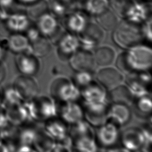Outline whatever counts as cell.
<instances>
[{"label": "cell", "mask_w": 152, "mask_h": 152, "mask_svg": "<svg viewBox=\"0 0 152 152\" xmlns=\"http://www.w3.org/2000/svg\"><path fill=\"white\" fill-rule=\"evenodd\" d=\"M80 91L86 120L95 128L104 123L110 104L107 91L94 80Z\"/></svg>", "instance_id": "cell-1"}, {"label": "cell", "mask_w": 152, "mask_h": 152, "mask_svg": "<svg viewBox=\"0 0 152 152\" xmlns=\"http://www.w3.org/2000/svg\"><path fill=\"white\" fill-rule=\"evenodd\" d=\"M116 65L120 71L128 75L149 71L152 66V50L142 43L125 49L118 56Z\"/></svg>", "instance_id": "cell-2"}, {"label": "cell", "mask_w": 152, "mask_h": 152, "mask_svg": "<svg viewBox=\"0 0 152 152\" xmlns=\"http://www.w3.org/2000/svg\"><path fill=\"white\" fill-rule=\"evenodd\" d=\"M112 39L118 46L125 50L141 44L144 37L141 25L125 19L120 20L113 29Z\"/></svg>", "instance_id": "cell-3"}, {"label": "cell", "mask_w": 152, "mask_h": 152, "mask_svg": "<svg viewBox=\"0 0 152 152\" xmlns=\"http://www.w3.org/2000/svg\"><path fill=\"white\" fill-rule=\"evenodd\" d=\"M151 125L149 126H130L121 134L119 141L122 147L135 152L143 148H150L151 144Z\"/></svg>", "instance_id": "cell-4"}, {"label": "cell", "mask_w": 152, "mask_h": 152, "mask_svg": "<svg viewBox=\"0 0 152 152\" xmlns=\"http://www.w3.org/2000/svg\"><path fill=\"white\" fill-rule=\"evenodd\" d=\"M50 97L55 101L62 103L77 102L80 99V90L72 80L65 77L55 78L50 86Z\"/></svg>", "instance_id": "cell-5"}, {"label": "cell", "mask_w": 152, "mask_h": 152, "mask_svg": "<svg viewBox=\"0 0 152 152\" xmlns=\"http://www.w3.org/2000/svg\"><path fill=\"white\" fill-rule=\"evenodd\" d=\"M31 103L34 121L44 122L58 116L56 102L50 96L38 95Z\"/></svg>", "instance_id": "cell-6"}, {"label": "cell", "mask_w": 152, "mask_h": 152, "mask_svg": "<svg viewBox=\"0 0 152 152\" xmlns=\"http://www.w3.org/2000/svg\"><path fill=\"white\" fill-rule=\"evenodd\" d=\"M80 48L93 51L103 42L105 37L104 30L96 23L88 21L86 27L77 35Z\"/></svg>", "instance_id": "cell-7"}, {"label": "cell", "mask_w": 152, "mask_h": 152, "mask_svg": "<svg viewBox=\"0 0 152 152\" xmlns=\"http://www.w3.org/2000/svg\"><path fill=\"white\" fill-rule=\"evenodd\" d=\"M119 129L115 125L108 122L96 127L94 136L98 147L107 150L115 147L119 141Z\"/></svg>", "instance_id": "cell-8"}, {"label": "cell", "mask_w": 152, "mask_h": 152, "mask_svg": "<svg viewBox=\"0 0 152 152\" xmlns=\"http://www.w3.org/2000/svg\"><path fill=\"white\" fill-rule=\"evenodd\" d=\"M132 110L128 104L122 103H110L106 116V122L118 128L124 126L131 119Z\"/></svg>", "instance_id": "cell-9"}, {"label": "cell", "mask_w": 152, "mask_h": 152, "mask_svg": "<svg viewBox=\"0 0 152 152\" xmlns=\"http://www.w3.org/2000/svg\"><path fill=\"white\" fill-rule=\"evenodd\" d=\"M96 81L107 91L124 83L125 77L118 69L104 66L96 73Z\"/></svg>", "instance_id": "cell-10"}, {"label": "cell", "mask_w": 152, "mask_h": 152, "mask_svg": "<svg viewBox=\"0 0 152 152\" xmlns=\"http://www.w3.org/2000/svg\"><path fill=\"white\" fill-rule=\"evenodd\" d=\"M13 87L18 91L24 101L31 100L39 95V85L33 76L21 75L17 77Z\"/></svg>", "instance_id": "cell-11"}, {"label": "cell", "mask_w": 152, "mask_h": 152, "mask_svg": "<svg viewBox=\"0 0 152 152\" xmlns=\"http://www.w3.org/2000/svg\"><path fill=\"white\" fill-rule=\"evenodd\" d=\"M56 55L62 61H68L80 48V42L76 34L66 32L57 43Z\"/></svg>", "instance_id": "cell-12"}, {"label": "cell", "mask_w": 152, "mask_h": 152, "mask_svg": "<svg viewBox=\"0 0 152 152\" xmlns=\"http://www.w3.org/2000/svg\"><path fill=\"white\" fill-rule=\"evenodd\" d=\"M71 67L75 71L93 72L96 68V62L92 51L79 48L68 61Z\"/></svg>", "instance_id": "cell-13"}, {"label": "cell", "mask_w": 152, "mask_h": 152, "mask_svg": "<svg viewBox=\"0 0 152 152\" xmlns=\"http://www.w3.org/2000/svg\"><path fill=\"white\" fill-rule=\"evenodd\" d=\"M58 107V116L67 125L74 124L84 119V110L82 106L76 102L62 103Z\"/></svg>", "instance_id": "cell-14"}, {"label": "cell", "mask_w": 152, "mask_h": 152, "mask_svg": "<svg viewBox=\"0 0 152 152\" xmlns=\"http://www.w3.org/2000/svg\"><path fill=\"white\" fill-rule=\"evenodd\" d=\"M151 6L150 3L147 4L133 0L123 19L141 25L148 18L151 16Z\"/></svg>", "instance_id": "cell-15"}, {"label": "cell", "mask_w": 152, "mask_h": 152, "mask_svg": "<svg viewBox=\"0 0 152 152\" xmlns=\"http://www.w3.org/2000/svg\"><path fill=\"white\" fill-rule=\"evenodd\" d=\"M15 64L19 71L25 75L33 77L40 68L39 58L31 53H18L15 57Z\"/></svg>", "instance_id": "cell-16"}, {"label": "cell", "mask_w": 152, "mask_h": 152, "mask_svg": "<svg viewBox=\"0 0 152 152\" xmlns=\"http://www.w3.org/2000/svg\"><path fill=\"white\" fill-rule=\"evenodd\" d=\"M43 129L55 142L61 141L69 135V125L57 116L44 122Z\"/></svg>", "instance_id": "cell-17"}, {"label": "cell", "mask_w": 152, "mask_h": 152, "mask_svg": "<svg viewBox=\"0 0 152 152\" xmlns=\"http://www.w3.org/2000/svg\"><path fill=\"white\" fill-rule=\"evenodd\" d=\"M65 17V28L68 32L77 35L83 31L89 21L86 13L80 10L71 11Z\"/></svg>", "instance_id": "cell-18"}, {"label": "cell", "mask_w": 152, "mask_h": 152, "mask_svg": "<svg viewBox=\"0 0 152 152\" xmlns=\"http://www.w3.org/2000/svg\"><path fill=\"white\" fill-rule=\"evenodd\" d=\"M59 25L56 17L49 12L43 14L36 21V26L40 34L48 39L53 34Z\"/></svg>", "instance_id": "cell-19"}, {"label": "cell", "mask_w": 152, "mask_h": 152, "mask_svg": "<svg viewBox=\"0 0 152 152\" xmlns=\"http://www.w3.org/2000/svg\"><path fill=\"white\" fill-rule=\"evenodd\" d=\"M93 55L96 65L102 67L110 66L116 59V52L109 45L98 46L94 50Z\"/></svg>", "instance_id": "cell-20"}, {"label": "cell", "mask_w": 152, "mask_h": 152, "mask_svg": "<svg viewBox=\"0 0 152 152\" xmlns=\"http://www.w3.org/2000/svg\"><path fill=\"white\" fill-rule=\"evenodd\" d=\"M133 112L137 117L142 119H150L152 103L150 94L135 99L132 103Z\"/></svg>", "instance_id": "cell-21"}, {"label": "cell", "mask_w": 152, "mask_h": 152, "mask_svg": "<svg viewBox=\"0 0 152 152\" xmlns=\"http://www.w3.org/2000/svg\"><path fill=\"white\" fill-rule=\"evenodd\" d=\"M6 25L9 30L15 32L26 31L30 25V20L26 14L17 12L8 15Z\"/></svg>", "instance_id": "cell-22"}, {"label": "cell", "mask_w": 152, "mask_h": 152, "mask_svg": "<svg viewBox=\"0 0 152 152\" xmlns=\"http://www.w3.org/2000/svg\"><path fill=\"white\" fill-rule=\"evenodd\" d=\"M5 116L8 121L14 125H20L25 122H30L23 103L18 105L10 106L7 109Z\"/></svg>", "instance_id": "cell-23"}, {"label": "cell", "mask_w": 152, "mask_h": 152, "mask_svg": "<svg viewBox=\"0 0 152 152\" xmlns=\"http://www.w3.org/2000/svg\"><path fill=\"white\" fill-rule=\"evenodd\" d=\"M107 92L110 103H122L129 105L134 100L126 85L124 83Z\"/></svg>", "instance_id": "cell-24"}, {"label": "cell", "mask_w": 152, "mask_h": 152, "mask_svg": "<svg viewBox=\"0 0 152 152\" xmlns=\"http://www.w3.org/2000/svg\"><path fill=\"white\" fill-rule=\"evenodd\" d=\"M7 39L9 48L12 52L18 53H31L30 43L26 36L15 33L9 36Z\"/></svg>", "instance_id": "cell-25"}, {"label": "cell", "mask_w": 152, "mask_h": 152, "mask_svg": "<svg viewBox=\"0 0 152 152\" xmlns=\"http://www.w3.org/2000/svg\"><path fill=\"white\" fill-rule=\"evenodd\" d=\"M69 134L72 140L85 136L95 137L93 126L84 119L69 125Z\"/></svg>", "instance_id": "cell-26"}, {"label": "cell", "mask_w": 152, "mask_h": 152, "mask_svg": "<svg viewBox=\"0 0 152 152\" xmlns=\"http://www.w3.org/2000/svg\"><path fill=\"white\" fill-rule=\"evenodd\" d=\"M95 17L96 23L104 30H113L120 21V17L110 7Z\"/></svg>", "instance_id": "cell-27"}, {"label": "cell", "mask_w": 152, "mask_h": 152, "mask_svg": "<svg viewBox=\"0 0 152 152\" xmlns=\"http://www.w3.org/2000/svg\"><path fill=\"white\" fill-rule=\"evenodd\" d=\"M128 75L129 78L126 80L125 84L134 99L150 94L148 87L138 80L134 74Z\"/></svg>", "instance_id": "cell-28"}, {"label": "cell", "mask_w": 152, "mask_h": 152, "mask_svg": "<svg viewBox=\"0 0 152 152\" xmlns=\"http://www.w3.org/2000/svg\"><path fill=\"white\" fill-rule=\"evenodd\" d=\"M71 148L77 152L98 151V145L93 136H85L73 140Z\"/></svg>", "instance_id": "cell-29"}, {"label": "cell", "mask_w": 152, "mask_h": 152, "mask_svg": "<svg viewBox=\"0 0 152 152\" xmlns=\"http://www.w3.org/2000/svg\"><path fill=\"white\" fill-rule=\"evenodd\" d=\"M109 0H84L83 8L86 13L96 17L109 8Z\"/></svg>", "instance_id": "cell-30"}, {"label": "cell", "mask_w": 152, "mask_h": 152, "mask_svg": "<svg viewBox=\"0 0 152 152\" xmlns=\"http://www.w3.org/2000/svg\"><path fill=\"white\" fill-rule=\"evenodd\" d=\"M52 49L50 40L44 36H40L38 39L30 43V52L39 58L47 55Z\"/></svg>", "instance_id": "cell-31"}, {"label": "cell", "mask_w": 152, "mask_h": 152, "mask_svg": "<svg viewBox=\"0 0 152 152\" xmlns=\"http://www.w3.org/2000/svg\"><path fill=\"white\" fill-rule=\"evenodd\" d=\"M55 144V141L45 132L43 128H40L32 146L38 152H50Z\"/></svg>", "instance_id": "cell-32"}, {"label": "cell", "mask_w": 152, "mask_h": 152, "mask_svg": "<svg viewBox=\"0 0 152 152\" xmlns=\"http://www.w3.org/2000/svg\"><path fill=\"white\" fill-rule=\"evenodd\" d=\"M25 10L29 19L36 21L40 16L49 12L48 1L47 0H39L34 3L28 5Z\"/></svg>", "instance_id": "cell-33"}, {"label": "cell", "mask_w": 152, "mask_h": 152, "mask_svg": "<svg viewBox=\"0 0 152 152\" xmlns=\"http://www.w3.org/2000/svg\"><path fill=\"white\" fill-rule=\"evenodd\" d=\"M40 128L33 126H26L18 133V139L21 145L32 146Z\"/></svg>", "instance_id": "cell-34"}, {"label": "cell", "mask_w": 152, "mask_h": 152, "mask_svg": "<svg viewBox=\"0 0 152 152\" xmlns=\"http://www.w3.org/2000/svg\"><path fill=\"white\" fill-rule=\"evenodd\" d=\"M72 81L81 90L89 86L94 81L93 72L86 71H75Z\"/></svg>", "instance_id": "cell-35"}, {"label": "cell", "mask_w": 152, "mask_h": 152, "mask_svg": "<svg viewBox=\"0 0 152 152\" xmlns=\"http://www.w3.org/2000/svg\"><path fill=\"white\" fill-rule=\"evenodd\" d=\"M5 97L7 103L10 106L20 104L24 102L20 94L14 87L9 88L5 90Z\"/></svg>", "instance_id": "cell-36"}, {"label": "cell", "mask_w": 152, "mask_h": 152, "mask_svg": "<svg viewBox=\"0 0 152 152\" xmlns=\"http://www.w3.org/2000/svg\"><path fill=\"white\" fill-rule=\"evenodd\" d=\"M151 24L152 21L151 16L141 24V29L144 39H146L150 43H151L152 40Z\"/></svg>", "instance_id": "cell-37"}, {"label": "cell", "mask_w": 152, "mask_h": 152, "mask_svg": "<svg viewBox=\"0 0 152 152\" xmlns=\"http://www.w3.org/2000/svg\"><path fill=\"white\" fill-rule=\"evenodd\" d=\"M26 31H27L26 37L28 38V40L30 41V43L34 41L35 40H36L40 36H42L39 31L38 30L36 24L34 26L30 25L28 28L27 29Z\"/></svg>", "instance_id": "cell-38"}, {"label": "cell", "mask_w": 152, "mask_h": 152, "mask_svg": "<svg viewBox=\"0 0 152 152\" xmlns=\"http://www.w3.org/2000/svg\"><path fill=\"white\" fill-rule=\"evenodd\" d=\"M9 29L6 24L0 19V40L7 39L9 37Z\"/></svg>", "instance_id": "cell-39"}, {"label": "cell", "mask_w": 152, "mask_h": 152, "mask_svg": "<svg viewBox=\"0 0 152 152\" xmlns=\"http://www.w3.org/2000/svg\"><path fill=\"white\" fill-rule=\"evenodd\" d=\"M14 4V0H0V8L8 15V11Z\"/></svg>", "instance_id": "cell-40"}, {"label": "cell", "mask_w": 152, "mask_h": 152, "mask_svg": "<svg viewBox=\"0 0 152 152\" xmlns=\"http://www.w3.org/2000/svg\"><path fill=\"white\" fill-rule=\"evenodd\" d=\"M71 149L70 148L55 143L54 147L50 152H71Z\"/></svg>", "instance_id": "cell-41"}, {"label": "cell", "mask_w": 152, "mask_h": 152, "mask_svg": "<svg viewBox=\"0 0 152 152\" xmlns=\"http://www.w3.org/2000/svg\"><path fill=\"white\" fill-rule=\"evenodd\" d=\"M16 152H38L33 147L30 145H21Z\"/></svg>", "instance_id": "cell-42"}, {"label": "cell", "mask_w": 152, "mask_h": 152, "mask_svg": "<svg viewBox=\"0 0 152 152\" xmlns=\"http://www.w3.org/2000/svg\"><path fill=\"white\" fill-rule=\"evenodd\" d=\"M106 151L107 152H132L124 147H113L107 149Z\"/></svg>", "instance_id": "cell-43"}, {"label": "cell", "mask_w": 152, "mask_h": 152, "mask_svg": "<svg viewBox=\"0 0 152 152\" xmlns=\"http://www.w3.org/2000/svg\"><path fill=\"white\" fill-rule=\"evenodd\" d=\"M8 120L6 116L0 113V128H2L8 125Z\"/></svg>", "instance_id": "cell-44"}, {"label": "cell", "mask_w": 152, "mask_h": 152, "mask_svg": "<svg viewBox=\"0 0 152 152\" xmlns=\"http://www.w3.org/2000/svg\"><path fill=\"white\" fill-rule=\"evenodd\" d=\"M5 71L3 66L0 65V83L4 79L5 75Z\"/></svg>", "instance_id": "cell-45"}, {"label": "cell", "mask_w": 152, "mask_h": 152, "mask_svg": "<svg viewBox=\"0 0 152 152\" xmlns=\"http://www.w3.org/2000/svg\"><path fill=\"white\" fill-rule=\"evenodd\" d=\"M21 3H22L24 5H30L31 4L33 3H34L36 2H37L39 0H18Z\"/></svg>", "instance_id": "cell-46"}, {"label": "cell", "mask_w": 152, "mask_h": 152, "mask_svg": "<svg viewBox=\"0 0 152 152\" xmlns=\"http://www.w3.org/2000/svg\"><path fill=\"white\" fill-rule=\"evenodd\" d=\"M0 152H8L7 147L3 143L0 142Z\"/></svg>", "instance_id": "cell-47"}, {"label": "cell", "mask_w": 152, "mask_h": 152, "mask_svg": "<svg viewBox=\"0 0 152 152\" xmlns=\"http://www.w3.org/2000/svg\"><path fill=\"white\" fill-rule=\"evenodd\" d=\"M135 152H150V150H149V148H147V147H143L138 150H137Z\"/></svg>", "instance_id": "cell-48"}, {"label": "cell", "mask_w": 152, "mask_h": 152, "mask_svg": "<svg viewBox=\"0 0 152 152\" xmlns=\"http://www.w3.org/2000/svg\"><path fill=\"white\" fill-rule=\"evenodd\" d=\"M4 56V51L2 50V49L0 47V59Z\"/></svg>", "instance_id": "cell-49"}, {"label": "cell", "mask_w": 152, "mask_h": 152, "mask_svg": "<svg viewBox=\"0 0 152 152\" xmlns=\"http://www.w3.org/2000/svg\"><path fill=\"white\" fill-rule=\"evenodd\" d=\"M143 1H147V2H148V1H149V2L151 1V0H143Z\"/></svg>", "instance_id": "cell-50"}, {"label": "cell", "mask_w": 152, "mask_h": 152, "mask_svg": "<svg viewBox=\"0 0 152 152\" xmlns=\"http://www.w3.org/2000/svg\"><path fill=\"white\" fill-rule=\"evenodd\" d=\"M97 152H107V151H97Z\"/></svg>", "instance_id": "cell-51"}, {"label": "cell", "mask_w": 152, "mask_h": 152, "mask_svg": "<svg viewBox=\"0 0 152 152\" xmlns=\"http://www.w3.org/2000/svg\"><path fill=\"white\" fill-rule=\"evenodd\" d=\"M80 1H83V0H80Z\"/></svg>", "instance_id": "cell-52"}]
</instances>
